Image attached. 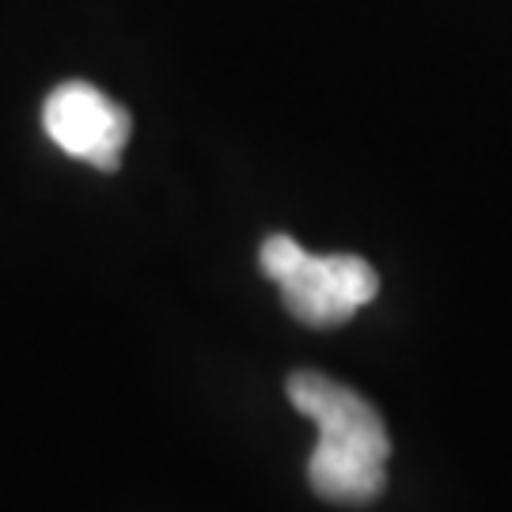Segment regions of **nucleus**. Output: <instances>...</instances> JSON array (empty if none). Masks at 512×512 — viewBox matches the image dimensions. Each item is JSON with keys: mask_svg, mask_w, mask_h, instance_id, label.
<instances>
[{"mask_svg": "<svg viewBox=\"0 0 512 512\" xmlns=\"http://www.w3.org/2000/svg\"><path fill=\"white\" fill-rule=\"evenodd\" d=\"M289 403L319 425V444L308 459L311 490L330 505H372L387 486L391 437L365 395L323 372H293Z\"/></svg>", "mask_w": 512, "mask_h": 512, "instance_id": "nucleus-1", "label": "nucleus"}, {"mask_svg": "<svg viewBox=\"0 0 512 512\" xmlns=\"http://www.w3.org/2000/svg\"><path fill=\"white\" fill-rule=\"evenodd\" d=\"M258 266L281 289L296 323L315 330L342 327L380 293V277L361 255H311L281 232L266 236Z\"/></svg>", "mask_w": 512, "mask_h": 512, "instance_id": "nucleus-2", "label": "nucleus"}, {"mask_svg": "<svg viewBox=\"0 0 512 512\" xmlns=\"http://www.w3.org/2000/svg\"><path fill=\"white\" fill-rule=\"evenodd\" d=\"M42 126L50 133V141L73 160H84L99 171H118L133 133V118L122 103H114L95 84L65 80L46 95Z\"/></svg>", "mask_w": 512, "mask_h": 512, "instance_id": "nucleus-3", "label": "nucleus"}]
</instances>
